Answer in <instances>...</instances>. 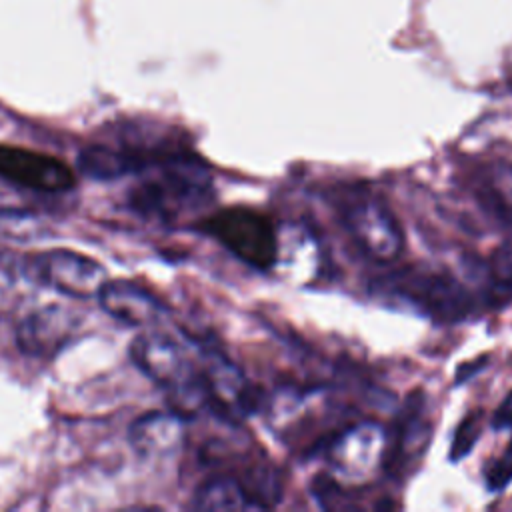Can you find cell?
I'll use <instances>...</instances> for the list:
<instances>
[{"label": "cell", "instance_id": "obj_3", "mask_svg": "<svg viewBox=\"0 0 512 512\" xmlns=\"http://www.w3.org/2000/svg\"><path fill=\"white\" fill-rule=\"evenodd\" d=\"M24 270L32 284L52 288L78 300L98 298L108 280L106 268L100 262L62 248L26 256Z\"/></svg>", "mask_w": 512, "mask_h": 512}, {"label": "cell", "instance_id": "obj_16", "mask_svg": "<svg viewBox=\"0 0 512 512\" xmlns=\"http://www.w3.org/2000/svg\"><path fill=\"white\" fill-rule=\"evenodd\" d=\"M512 482V442L508 444L502 458H498L486 472V488L490 492H500Z\"/></svg>", "mask_w": 512, "mask_h": 512}, {"label": "cell", "instance_id": "obj_11", "mask_svg": "<svg viewBox=\"0 0 512 512\" xmlns=\"http://www.w3.org/2000/svg\"><path fill=\"white\" fill-rule=\"evenodd\" d=\"M48 232V220L30 206L10 204L0 198V238L28 242Z\"/></svg>", "mask_w": 512, "mask_h": 512}, {"label": "cell", "instance_id": "obj_18", "mask_svg": "<svg viewBox=\"0 0 512 512\" xmlns=\"http://www.w3.org/2000/svg\"><path fill=\"white\" fill-rule=\"evenodd\" d=\"M486 356H478L476 360H472V362H466V364H460L458 368H456V376H454V384L456 386H460V384H464L466 380H470L474 374H478L484 366H486Z\"/></svg>", "mask_w": 512, "mask_h": 512}, {"label": "cell", "instance_id": "obj_1", "mask_svg": "<svg viewBox=\"0 0 512 512\" xmlns=\"http://www.w3.org/2000/svg\"><path fill=\"white\" fill-rule=\"evenodd\" d=\"M210 200L212 176L208 166L194 154L170 146L152 156L128 194L132 210L164 224L204 208Z\"/></svg>", "mask_w": 512, "mask_h": 512}, {"label": "cell", "instance_id": "obj_17", "mask_svg": "<svg viewBox=\"0 0 512 512\" xmlns=\"http://www.w3.org/2000/svg\"><path fill=\"white\" fill-rule=\"evenodd\" d=\"M492 428H496V430L512 428V392H508V396L496 408V412L492 416Z\"/></svg>", "mask_w": 512, "mask_h": 512}, {"label": "cell", "instance_id": "obj_10", "mask_svg": "<svg viewBox=\"0 0 512 512\" xmlns=\"http://www.w3.org/2000/svg\"><path fill=\"white\" fill-rule=\"evenodd\" d=\"M196 510L206 512H220V510H262L258 502L250 496V492L234 478L218 476L204 482L196 496L194 504Z\"/></svg>", "mask_w": 512, "mask_h": 512}, {"label": "cell", "instance_id": "obj_15", "mask_svg": "<svg viewBox=\"0 0 512 512\" xmlns=\"http://www.w3.org/2000/svg\"><path fill=\"white\" fill-rule=\"evenodd\" d=\"M478 434H480V424H478V416H466L456 432H454V438H452V444H450V462H460L464 460L472 450H474V444L478 440Z\"/></svg>", "mask_w": 512, "mask_h": 512}, {"label": "cell", "instance_id": "obj_13", "mask_svg": "<svg viewBox=\"0 0 512 512\" xmlns=\"http://www.w3.org/2000/svg\"><path fill=\"white\" fill-rule=\"evenodd\" d=\"M482 194L498 210L512 212V164L496 162L488 166L482 178Z\"/></svg>", "mask_w": 512, "mask_h": 512}, {"label": "cell", "instance_id": "obj_8", "mask_svg": "<svg viewBox=\"0 0 512 512\" xmlns=\"http://www.w3.org/2000/svg\"><path fill=\"white\" fill-rule=\"evenodd\" d=\"M98 302L108 316L134 328L156 324L164 312L156 296L130 280H106Z\"/></svg>", "mask_w": 512, "mask_h": 512}, {"label": "cell", "instance_id": "obj_6", "mask_svg": "<svg viewBox=\"0 0 512 512\" xmlns=\"http://www.w3.org/2000/svg\"><path fill=\"white\" fill-rule=\"evenodd\" d=\"M0 178L34 192H66L74 188L72 168L56 156L0 144Z\"/></svg>", "mask_w": 512, "mask_h": 512}, {"label": "cell", "instance_id": "obj_2", "mask_svg": "<svg viewBox=\"0 0 512 512\" xmlns=\"http://www.w3.org/2000/svg\"><path fill=\"white\" fill-rule=\"evenodd\" d=\"M200 228L246 264L266 270L276 262L278 240L272 222L248 208H226L202 220Z\"/></svg>", "mask_w": 512, "mask_h": 512}, {"label": "cell", "instance_id": "obj_14", "mask_svg": "<svg viewBox=\"0 0 512 512\" xmlns=\"http://www.w3.org/2000/svg\"><path fill=\"white\" fill-rule=\"evenodd\" d=\"M488 272L496 290L512 292V236L496 248L488 262Z\"/></svg>", "mask_w": 512, "mask_h": 512}, {"label": "cell", "instance_id": "obj_9", "mask_svg": "<svg viewBox=\"0 0 512 512\" xmlns=\"http://www.w3.org/2000/svg\"><path fill=\"white\" fill-rule=\"evenodd\" d=\"M130 444L144 456H168L184 440L182 416L176 412H150L132 422L128 430Z\"/></svg>", "mask_w": 512, "mask_h": 512}, {"label": "cell", "instance_id": "obj_5", "mask_svg": "<svg viewBox=\"0 0 512 512\" xmlns=\"http://www.w3.org/2000/svg\"><path fill=\"white\" fill-rule=\"evenodd\" d=\"M408 304L436 320H460L472 312V296L466 288L444 272H404L390 282V288Z\"/></svg>", "mask_w": 512, "mask_h": 512}, {"label": "cell", "instance_id": "obj_4", "mask_svg": "<svg viewBox=\"0 0 512 512\" xmlns=\"http://www.w3.org/2000/svg\"><path fill=\"white\" fill-rule=\"evenodd\" d=\"M344 226L356 244L376 262L388 264L404 250L402 228L378 196L352 200L344 210Z\"/></svg>", "mask_w": 512, "mask_h": 512}, {"label": "cell", "instance_id": "obj_7", "mask_svg": "<svg viewBox=\"0 0 512 512\" xmlns=\"http://www.w3.org/2000/svg\"><path fill=\"white\" fill-rule=\"evenodd\" d=\"M80 316L64 306H44L28 312L16 328V344L24 354L54 358L78 334Z\"/></svg>", "mask_w": 512, "mask_h": 512}, {"label": "cell", "instance_id": "obj_12", "mask_svg": "<svg viewBox=\"0 0 512 512\" xmlns=\"http://www.w3.org/2000/svg\"><path fill=\"white\" fill-rule=\"evenodd\" d=\"M24 284H32L24 270V258L0 250V318L10 316L20 306Z\"/></svg>", "mask_w": 512, "mask_h": 512}]
</instances>
